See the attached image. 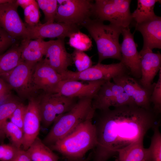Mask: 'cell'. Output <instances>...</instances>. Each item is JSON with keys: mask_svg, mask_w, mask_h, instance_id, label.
I'll use <instances>...</instances> for the list:
<instances>
[{"mask_svg": "<svg viewBox=\"0 0 161 161\" xmlns=\"http://www.w3.org/2000/svg\"><path fill=\"white\" fill-rule=\"evenodd\" d=\"M100 112L96 127L97 144L93 161H107L118 151L144 138L157 123V115L136 104L125 105Z\"/></svg>", "mask_w": 161, "mask_h": 161, "instance_id": "obj_1", "label": "cell"}, {"mask_svg": "<svg viewBox=\"0 0 161 161\" xmlns=\"http://www.w3.org/2000/svg\"><path fill=\"white\" fill-rule=\"evenodd\" d=\"M91 115L69 134L49 146L68 160L80 161L86 153L97 144L96 127Z\"/></svg>", "mask_w": 161, "mask_h": 161, "instance_id": "obj_2", "label": "cell"}, {"mask_svg": "<svg viewBox=\"0 0 161 161\" xmlns=\"http://www.w3.org/2000/svg\"><path fill=\"white\" fill-rule=\"evenodd\" d=\"M95 41L98 55L97 63L104 60L122 59L119 38L123 27L113 24L106 25L103 21L90 18L82 24Z\"/></svg>", "mask_w": 161, "mask_h": 161, "instance_id": "obj_3", "label": "cell"}, {"mask_svg": "<svg viewBox=\"0 0 161 161\" xmlns=\"http://www.w3.org/2000/svg\"><path fill=\"white\" fill-rule=\"evenodd\" d=\"M92 100L88 97L78 98L71 109L55 120L43 142L48 146L51 145L71 133L89 116L95 115Z\"/></svg>", "mask_w": 161, "mask_h": 161, "instance_id": "obj_4", "label": "cell"}, {"mask_svg": "<svg viewBox=\"0 0 161 161\" xmlns=\"http://www.w3.org/2000/svg\"><path fill=\"white\" fill-rule=\"evenodd\" d=\"M130 0H96L93 15L95 19L109 21L122 27H129L132 22Z\"/></svg>", "mask_w": 161, "mask_h": 161, "instance_id": "obj_5", "label": "cell"}, {"mask_svg": "<svg viewBox=\"0 0 161 161\" xmlns=\"http://www.w3.org/2000/svg\"><path fill=\"white\" fill-rule=\"evenodd\" d=\"M38 97L41 123L46 128L53 123L58 117L71 109L78 99L57 93L47 94L43 92Z\"/></svg>", "mask_w": 161, "mask_h": 161, "instance_id": "obj_6", "label": "cell"}, {"mask_svg": "<svg viewBox=\"0 0 161 161\" xmlns=\"http://www.w3.org/2000/svg\"><path fill=\"white\" fill-rule=\"evenodd\" d=\"M35 65L22 61L11 71L0 77L22 99H28L37 95L32 81Z\"/></svg>", "mask_w": 161, "mask_h": 161, "instance_id": "obj_7", "label": "cell"}, {"mask_svg": "<svg viewBox=\"0 0 161 161\" xmlns=\"http://www.w3.org/2000/svg\"><path fill=\"white\" fill-rule=\"evenodd\" d=\"M55 21L81 26L93 15V4L89 0H58Z\"/></svg>", "mask_w": 161, "mask_h": 161, "instance_id": "obj_8", "label": "cell"}, {"mask_svg": "<svg viewBox=\"0 0 161 161\" xmlns=\"http://www.w3.org/2000/svg\"><path fill=\"white\" fill-rule=\"evenodd\" d=\"M128 70L120 61L117 63L104 64L101 63L92 65L81 72L68 70L61 74L62 80H69L87 81L110 80L119 75L127 73Z\"/></svg>", "mask_w": 161, "mask_h": 161, "instance_id": "obj_9", "label": "cell"}, {"mask_svg": "<svg viewBox=\"0 0 161 161\" xmlns=\"http://www.w3.org/2000/svg\"><path fill=\"white\" fill-rule=\"evenodd\" d=\"M16 0L0 5V27L13 38H26L27 25L18 13Z\"/></svg>", "mask_w": 161, "mask_h": 161, "instance_id": "obj_10", "label": "cell"}, {"mask_svg": "<svg viewBox=\"0 0 161 161\" xmlns=\"http://www.w3.org/2000/svg\"><path fill=\"white\" fill-rule=\"evenodd\" d=\"M27 31L26 39L28 40L45 38L64 39L66 37L69 38L72 33L79 30L78 26L55 22L44 24L39 23L34 26L27 25Z\"/></svg>", "mask_w": 161, "mask_h": 161, "instance_id": "obj_11", "label": "cell"}, {"mask_svg": "<svg viewBox=\"0 0 161 161\" xmlns=\"http://www.w3.org/2000/svg\"><path fill=\"white\" fill-rule=\"evenodd\" d=\"M23 124V150H27L38 137L41 118L38 95L28 99Z\"/></svg>", "mask_w": 161, "mask_h": 161, "instance_id": "obj_12", "label": "cell"}, {"mask_svg": "<svg viewBox=\"0 0 161 161\" xmlns=\"http://www.w3.org/2000/svg\"><path fill=\"white\" fill-rule=\"evenodd\" d=\"M61 75L58 73L45 59L37 63L32 74L33 83L36 90L47 94L56 93Z\"/></svg>", "mask_w": 161, "mask_h": 161, "instance_id": "obj_13", "label": "cell"}, {"mask_svg": "<svg viewBox=\"0 0 161 161\" xmlns=\"http://www.w3.org/2000/svg\"><path fill=\"white\" fill-rule=\"evenodd\" d=\"M123 41L120 44L122 59L120 61L135 78H141V72L140 55L137 49L134 35L129 27H123L121 32Z\"/></svg>", "mask_w": 161, "mask_h": 161, "instance_id": "obj_14", "label": "cell"}, {"mask_svg": "<svg viewBox=\"0 0 161 161\" xmlns=\"http://www.w3.org/2000/svg\"><path fill=\"white\" fill-rule=\"evenodd\" d=\"M106 81L99 80L84 83L78 80H63L59 83L56 93L70 97H88L93 99Z\"/></svg>", "mask_w": 161, "mask_h": 161, "instance_id": "obj_15", "label": "cell"}, {"mask_svg": "<svg viewBox=\"0 0 161 161\" xmlns=\"http://www.w3.org/2000/svg\"><path fill=\"white\" fill-rule=\"evenodd\" d=\"M113 82L121 86L126 93L137 106L148 110L151 106V96L152 91L149 90L140 84L135 79L125 73L112 79Z\"/></svg>", "mask_w": 161, "mask_h": 161, "instance_id": "obj_16", "label": "cell"}, {"mask_svg": "<svg viewBox=\"0 0 161 161\" xmlns=\"http://www.w3.org/2000/svg\"><path fill=\"white\" fill-rule=\"evenodd\" d=\"M141 76V85L152 91L155 83H152L154 77L161 69V54L155 53L148 49H142L139 52Z\"/></svg>", "mask_w": 161, "mask_h": 161, "instance_id": "obj_17", "label": "cell"}, {"mask_svg": "<svg viewBox=\"0 0 161 161\" xmlns=\"http://www.w3.org/2000/svg\"><path fill=\"white\" fill-rule=\"evenodd\" d=\"M64 40L49 41L44 58L61 75L68 70L69 66L73 63L72 55L67 51Z\"/></svg>", "mask_w": 161, "mask_h": 161, "instance_id": "obj_18", "label": "cell"}, {"mask_svg": "<svg viewBox=\"0 0 161 161\" xmlns=\"http://www.w3.org/2000/svg\"><path fill=\"white\" fill-rule=\"evenodd\" d=\"M136 30L142 34L143 38L142 49H161V18H154L139 24H134Z\"/></svg>", "mask_w": 161, "mask_h": 161, "instance_id": "obj_19", "label": "cell"}, {"mask_svg": "<svg viewBox=\"0 0 161 161\" xmlns=\"http://www.w3.org/2000/svg\"><path fill=\"white\" fill-rule=\"evenodd\" d=\"M49 43L42 39L23 40L21 45L22 61L36 65L45 55Z\"/></svg>", "mask_w": 161, "mask_h": 161, "instance_id": "obj_20", "label": "cell"}, {"mask_svg": "<svg viewBox=\"0 0 161 161\" xmlns=\"http://www.w3.org/2000/svg\"><path fill=\"white\" fill-rule=\"evenodd\" d=\"M143 141L140 139L119 150L115 161H149V151L144 147Z\"/></svg>", "mask_w": 161, "mask_h": 161, "instance_id": "obj_21", "label": "cell"}, {"mask_svg": "<svg viewBox=\"0 0 161 161\" xmlns=\"http://www.w3.org/2000/svg\"><path fill=\"white\" fill-rule=\"evenodd\" d=\"M113 83L110 80H107L101 86L92 100V106L95 110L103 111L114 106L115 95Z\"/></svg>", "mask_w": 161, "mask_h": 161, "instance_id": "obj_22", "label": "cell"}, {"mask_svg": "<svg viewBox=\"0 0 161 161\" xmlns=\"http://www.w3.org/2000/svg\"><path fill=\"white\" fill-rule=\"evenodd\" d=\"M31 161H58L59 157L38 137L26 151Z\"/></svg>", "mask_w": 161, "mask_h": 161, "instance_id": "obj_23", "label": "cell"}, {"mask_svg": "<svg viewBox=\"0 0 161 161\" xmlns=\"http://www.w3.org/2000/svg\"><path fill=\"white\" fill-rule=\"evenodd\" d=\"M21 47H15L0 55V77L11 71L22 61Z\"/></svg>", "mask_w": 161, "mask_h": 161, "instance_id": "obj_24", "label": "cell"}, {"mask_svg": "<svg viewBox=\"0 0 161 161\" xmlns=\"http://www.w3.org/2000/svg\"><path fill=\"white\" fill-rule=\"evenodd\" d=\"M160 1L158 0H138L137 8L131 13L135 23H141L156 17L154 7L156 2Z\"/></svg>", "mask_w": 161, "mask_h": 161, "instance_id": "obj_25", "label": "cell"}, {"mask_svg": "<svg viewBox=\"0 0 161 161\" xmlns=\"http://www.w3.org/2000/svg\"><path fill=\"white\" fill-rule=\"evenodd\" d=\"M159 122L157 123L152 127L154 133L148 148L149 161H161V134L159 129Z\"/></svg>", "mask_w": 161, "mask_h": 161, "instance_id": "obj_26", "label": "cell"}, {"mask_svg": "<svg viewBox=\"0 0 161 161\" xmlns=\"http://www.w3.org/2000/svg\"><path fill=\"white\" fill-rule=\"evenodd\" d=\"M4 134L10 138L12 144L18 148H21L23 141V130L11 122L7 121L2 128Z\"/></svg>", "mask_w": 161, "mask_h": 161, "instance_id": "obj_27", "label": "cell"}, {"mask_svg": "<svg viewBox=\"0 0 161 161\" xmlns=\"http://www.w3.org/2000/svg\"><path fill=\"white\" fill-rule=\"evenodd\" d=\"M69 44L75 49L83 52L88 50L92 46L89 37L80 30L71 35L69 37Z\"/></svg>", "mask_w": 161, "mask_h": 161, "instance_id": "obj_28", "label": "cell"}, {"mask_svg": "<svg viewBox=\"0 0 161 161\" xmlns=\"http://www.w3.org/2000/svg\"><path fill=\"white\" fill-rule=\"evenodd\" d=\"M21 102L13 96L10 99L0 105V136L4 135L2 128Z\"/></svg>", "mask_w": 161, "mask_h": 161, "instance_id": "obj_29", "label": "cell"}, {"mask_svg": "<svg viewBox=\"0 0 161 161\" xmlns=\"http://www.w3.org/2000/svg\"><path fill=\"white\" fill-rule=\"evenodd\" d=\"M39 7L42 11L46 22H55L58 3L56 0H37Z\"/></svg>", "mask_w": 161, "mask_h": 161, "instance_id": "obj_30", "label": "cell"}, {"mask_svg": "<svg viewBox=\"0 0 161 161\" xmlns=\"http://www.w3.org/2000/svg\"><path fill=\"white\" fill-rule=\"evenodd\" d=\"M71 55L73 63L78 72L83 71L92 66L91 58L84 52L75 49Z\"/></svg>", "mask_w": 161, "mask_h": 161, "instance_id": "obj_31", "label": "cell"}, {"mask_svg": "<svg viewBox=\"0 0 161 161\" xmlns=\"http://www.w3.org/2000/svg\"><path fill=\"white\" fill-rule=\"evenodd\" d=\"M151 103L154 104L153 110L157 115L161 112V69L159 71V78L155 83L150 97Z\"/></svg>", "mask_w": 161, "mask_h": 161, "instance_id": "obj_32", "label": "cell"}, {"mask_svg": "<svg viewBox=\"0 0 161 161\" xmlns=\"http://www.w3.org/2000/svg\"><path fill=\"white\" fill-rule=\"evenodd\" d=\"M39 8L38 6L31 5L24 9L25 20L27 26L32 27L39 23L40 12Z\"/></svg>", "mask_w": 161, "mask_h": 161, "instance_id": "obj_33", "label": "cell"}, {"mask_svg": "<svg viewBox=\"0 0 161 161\" xmlns=\"http://www.w3.org/2000/svg\"><path fill=\"white\" fill-rule=\"evenodd\" d=\"M20 149L12 144L0 145V161H11Z\"/></svg>", "mask_w": 161, "mask_h": 161, "instance_id": "obj_34", "label": "cell"}, {"mask_svg": "<svg viewBox=\"0 0 161 161\" xmlns=\"http://www.w3.org/2000/svg\"><path fill=\"white\" fill-rule=\"evenodd\" d=\"M26 108V106L21 102L9 118L10 122L22 129Z\"/></svg>", "mask_w": 161, "mask_h": 161, "instance_id": "obj_35", "label": "cell"}, {"mask_svg": "<svg viewBox=\"0 0 161 161\" xmlns=\"http://www.w3.org/2000/svg\"><path fill=\"white\" fill-rule=\"evenodd\" d=\"M13 38L0 27V55L4 53L13 43Z\"/></svg>", "mask_w": 161, "mask_h": 161, "instance_id": "obj_36", "label": "cell"}, {"mask_svg": "<svg viewBox=\"0 0 161 161\" xmlns=\"http://www.w3.org/2000/svg\"><path fill=\"white\" fill-rule=\"evenodd\" d=\"M11 90L8 84L0 78V100L4 95L11 92Z\"/></svg>", "mask_w": 161, "mask_h": 161, "instance_id": "obj_37", "label": "cell"}, {"mask_svg": "<svg viewBox=\"0 0 161 161\" xmlns=\"http://www.w3.org/2000/svg\"><path fill=\"white\" fill-rule=\"evenodd\" d=\"M11 161H31L28 154L23 149H20L16 156Z\"/></svg>", "mask_w": 161, "mask_h": 161, "instance_id": "obj_38", "label": "cell"}, {"mask_svg": "<svg viewBox=\"0 0 161 161\" xmlns=\"http://www.w3.org/2000/svg\"><path fill=\"white\" fill-rule=\"evenodd\" d=\"M16 1L18 5L24 9L31 5L38 6L37 1L34 0H17Z\"/></svg>", "mask_w": 161, "mask_h": 161, "instance_id": "obj_39", "label": "cell"}, {"mask_svg": "<svg viewBox=\"0 0 161 161\" xmlns=\"http://www.w3.org/2000/svg\"><path fill=\"white\" fill-rule=\"evenodd\" d=\"M13 0H0V5L12 1Z\"/></svg>", "mask_w": 161, "mask_h": 161, "instance_id": "obj_40", "label": "cell"}, {"mask_svg": "<svg viewBox=\"0 0 161 161\" xmlns=\"http://www.w3.org/2000/svg\"><path fill=\"white\" fill-rule=\"evenodd\" d=\"M91 158V156L90 154L88 156V157L85 160H83L80 161H89L90 159V158Z\"/></svg>", "mask_w": 161, "mask_h": 161, "instance_id": "obj_41", "label": "cell"}]
</instances>
